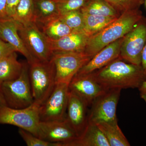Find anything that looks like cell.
I'll return each instance as SVG.
<instances>
[{"label":"cell","mask_w":146,"mask_h":146,"mask_svg":"<svg viewBox=\"0 0 146 146\" xmlns=\"http://www.w3.org/2000/svg\"><path fill=\"white\" fill-rule=\"evenodd\" d=\"M91 74L106 89L138 88L145 80L141 65L127 63L120 56Z\"/></svg>","instance_id":"1"},{"label":"cell","mask_w":146,"mask_h":146,"mask_svg":"<svg viewBox=\"0 0 146 146\" xmlns=\"http://www.w3.org/2000/svg\"><path fill=\"white\" fill-rule=\"evenodd\" d=\"M143 16L139 9L121 14L101 31L89 37L84 52L92 58L105 47L125 36Z\"/></svg>","instance_id":"2"},{"label":"cell","mask_w":146,"mask_h":146,"mask_svg":"<svg viewBox=\"0 0 146 146\" xmlns=\"http://www.w3.org/2000/svg\"><path fill=\"white\" fill-rule=\"evenodd\" d=\"M29 65L34 102L41 106L49 96L56 84L54 64L51 59L47 62L37 60Z\"/></svg>","instance_id":"3"},{"label":"cell","mask_w":146,"mask_h":146,"mask_svg":"<svg viewBox=\"0 0 146 146\" xmlns=\"http://www.w3.org/2000/svg\"><path fill=\"white\" fill-rule=\"evenodd\" d=\"M28 63H24L21 74L17 78L4 82L1 90L7 106L24 108L34 102L29 76Z\"/></svg>","instance_id":"4"},{"label":"cell","mask_w":146,"mask_h":146,"mask_svg":"<svg viewBox=\"0 0 146 146\" xmlns=\"http://www.w3.org/2000/svg\"><path fill=\"white\" fill-rule=\"evenodd\" d=\"M40 106L35 103L24 108L0 107V124L16 126L38 137Z\"/></svg>","instance_id":"5"},{"label":"cell","mask_w":146,"mask_h":146,"mask_svg":"<svg viewBox=\"0 0 146 146\" xmlns=\"http://www.w3.org/2000/svg\"><path fill=\"white\" fill-rule=\"evenodd\" d=\"M18 33L29 52L37 60L43 62L51 59L53 52L49 39L34 22L20 23Z\"/></svg>","instance_id":"6"},{"label":"cell","mask_w":146,"mask_h":146,"mask_svg":"<svg viewBox=\"0 0 146 146\" xmlns=\"http://www.w3.org/2000/svg\"><path fill=\"white\" fill-rule=\"evenodd\" d=\"M91 58L84 52L54 53L51 59L54 65L56 83L69 84Z\"/></svg>","instance_id":"7"},{"label":"cell","mask_w":146,"mask_h":146,"mask_svg":"<svg viewBox=\"0 0 146 146\" xmlns=\"http://www.w3.org/2000/svg\"><path fill=\"white\" fill-rule=\"evenodd\" d=\"M146 44V17L143 16L124 37L120 57L128 63L141 65L142 52Z\"/></svg>","instance_id":"8"},{"label":"cell","mask_w":146,"mask_h":146,"mask_svg":"<svg viewBox=\"0 0 146 146\" xmlns=\"http://www.w3.org/2000/svg\"><path fill=\"white\" fill-rule=\"evenodd\" d=\"M69 84L66 83L56 84L49 96L39 106L40 121L65 119L70 91Z\"/></svg>","instance_id":"9"},{"label":"cell","mask_w":146,"mask_h":146,"mask_svg":"<svg viewBox=\"0 0 146 146\" xmlns=\"http://www.w3.org/2000/svg\"><path fill=\"white\" fill-rule=\"evenodd\" d=\"M121 90L117 88L108 89L98 97L91 105L88 122L98 124L117 121L116 112Z\"/></svg>","instance_id":"10"},{"label":"cell","mask_w":146,"mask_h":146,"mask_svg":"<svg viewBox=\"0 0 146 146\" xmlns=\"http://www.w3.org/2000/svg\"><path fill=\"white\" fill-rule=\"evenodd\" d=\"M39 138L48 142L65 146L78 137L66 119L63 120L40 121Z\"/></svg>","instance_id":"11"},{"label":"cell","mask_w":146,"mask_h":146,"mask_svg":"<svg viewBox=\"0 0 146 146\" xmlns=\"http://www.w3.org/2000/svg\"><path fill=\"white\" fill-rule=\"evenodd\" d=\"M69 87L70 90L81 97L89 106L108 90L96 80L91 73L76 74L69 84Z\"/></svg>","instance_id":"12"},{"label":"cell","mask_w":146,"mask_h":146,"mask_svg":"<svg viewBox=\"0 0 146 146\" xmlns=\"http://www.w3.org/2000/svg\"><path fill=\"white\" fill-rule=\"evenodd\" d=\"M88 106L81 97L70 90L65 119L78 136L82 133L88 123Z\"/></svg>","instance_id":"13"},{"label":"cell","mask_w":146,"mask_h":146,"mask_svg":"<svg viewBox=\"0 0 146 146\" xmlns=\"http://www.w3.org/2000/svg\"><path fill=\"white\" fill-rule=\"evenodd\" d=\"M124 37L116 40L100 51L76 74H87L103 68L120 56Z\"/></svg>","instance_id":"14"},{"label":"cell","mask_w":146,"mask_h":146,"mask_svg":"<svg viewBox=\"0 0 146 146\" xmlns=\"http://www.w3.org/2000/svg\"><path fill=\"white\" fill-rule=\"evenodd\" d=\"M19 26L20 23L12 18L0 21V38L11 45L16 52L22 54L30 65L39 60L32 56L24 44L18 33Z\"/></svg>","instance_id":"15"},{"label":"cell","mask_w":146,"mask_h":146,"mask_svg":"<svg viewBox=\"0 0 146 146\" xmlns=\"http://www.w3.org/2000/svg\"><path fill=\"white\" fill-rule=\"evenodd\" d=\"M89 38V36L83 31H73L70 34L56 40L48 39L54 53L83 52Z\"/></svg>","instance_id":"16"},{"label":"cell","mask_w":146,"mask_h":146,"mask_svg":"<svg viewBox=\"0 0 146 146\" xmlns=\"http://www.w3.org/2000/svg\"><path fill=\"white\" fill-rule=\"evenodd\" d=\"M65 146H110L96 124L88 122L82 133Z\"/></svg>","instance_id":"17"},{"label":"cell","mask_w":146,"mask_h":146,"mask_svg":"<svg viewBox=\"0 0 146 146\" xmlns=\"http://www.w3.org/2000/svg\"><path fill=\"white\" fill-rule=\"evenodd\" d=\"M24 63L19 62L16 52H13L0 60V89L3 83L13 80L21 74Z\"/></svg>","instance_id":"18"},{"label":"cell","mask_w":146,"mask_h":146,"mask_svg":"<svg viewBox=\"0 0 146 146\" xmlns=\"http://www.w3.org/2000/svg\"><path fill=\"white\" fill-rule=\"evenodd\" d=\"M35 23L42 27L59 17L57 4L54 0H34Z\"/></svg>","instance_id":"19"},{"label":"cell","mask_w":146,"mask_h":146,"mask_svg":"<svg viewBox=\"0 0 146 146\" xmlns=\"http://www.w3.org/2000/svg\"><path fill=\"white\" fill-rule=\"evenodd\" d=\"M110 146H130V144L118 125V121L96 124Z\"/></svg>","instance_id":"20"},{"label":"cell","mask_w":146,"mask_h":146,"mask_svg":"<svg viewBox=\"0 0 146 146\" xmlns=\"http://www.w3.org/2000/svg\"><path fill=\"white\" fill-rule=\"evenodd\" d=\"M83 14V31L89 37L101 31L118 18Z\"/></svg>","instance_id":"21"},{"label":"cell","mask_w":146,"mask_h":146,"mask_svg":"<svg viewBox=\"0 0 146 146\" xmlns=\"http://www.w3.org/2000/svg\"><path fill=\"white\" fill-rule=\"evenodd\" d=\"M83 14L118 18L121 15L104 0H88L80 9Z\"/></svg>","instance_id":"22"},{"label":"cell","mask_w":146,"mask_h":146,"mask_svg":"<svg viewBox=\"0 0 146 146\" xmlns=\"http://www.w3.org/2000/svg\"><path fill=\"white\" fill-rule=\"evenodd\" d=\"M45 35L52 40L59 39L73 31L58 18L50 21L41 27Z\"/></svg>","instance_id":"23"},{"label":"cell","mask_w":146,"mask_h":146,"mask_svg":"<svg viewBox=\"0 0 146 146\" xmlns=\"http://www.w3.org/2000/svg\"><path fill=\"white\" fill-rule=\"evenodd\" d=\"M12 18L22 25L35 23L34 0H21Z\"/></svg>","instance_id":"24"},{"label":"cell","mask_w":146,"mask_h":146,"mask_svg":"<svg viewBox=\"0 0 146 146\" xmlns=\"http://www.w3.org/2000/svg\"><path fill=\"white\" fill-rule=\"evenodd\" d=\"M59 18L73 31H83V14L81 10L74 11L60 14Z\"/></svg>","instance_id":"25"},{"label":"cell","mask_w":146,"mask_h":146,"mask_svg":"<svg viewBox=\"0 0 146 146\" xmlns=\"http://www.w3.org/2000/svg\"><path fill=\"white\" fill-rule=\"evenodd\" d=\"M119 13L139 9L144 0H104Z\"/></svg>","instance_id":"26"},{"label":"cell","mask_w":146,"mask_h":146,"mask_svg":"<svg viewBox=\"0 0 146 146\" xmlns=\"http://www.w3.org/2000/svg\"><path fill=\"white\" fill-rule=\"evenodd\" d=\"M60 14L80 10L88 0H54Z\"/></svg>","instance_id":"27"},{"label":"cell","mask_w":146,"mask_h":146,"mask_svg":"<svg viewBox=\"0 0 146 146\" xmlns=\"http://www.w3.org/2000/svg\"><path fill=\"white\" fill-rule=\"evenodd\" d=\"M19 133L28 146H58L57 144L45 141L22 129H19Z\"/></svg>","instance_id":"28"},{"label":"cell","mask_w":146,"mask_h":146,"mask_svg":"<svg viewBox=\"0 0 146 146\" xmlns=\"http://www.w3.org/2000/svg\"><path fill=\"white\" fill-rule=\"evenodd\" d=\"M13 52H16L13 47L0 38V60Z\"/></svg>","instance_id":"29"},{"label":"cell","mask_w":146,"mask_h":146,"mask_svg":"<svg viewBox=\"0 0 146 146\" xmlns=\"http://www.w3.org/2000/svg\"><path fill=\"white\" fill-rule=\"evenodd\" d=\"M21 0H7L6 12L8 18H13Z\"/></svg>","instance_id":"30"},{"label":"cell","mask_w":146,"mask_h":146,"mask_svg":"<svg viewBox=\"0 0 146 146\" xmlns=\"http://www.w3.org/2000/svg\"><path fill=\"white\" fill-rule=\"evenodd\" d=\"M7 0H0V21L8 18L6 12Z\"/></svg>","instance_id":"31"},{"label":"cell","mask_w":146,"mask_h":146,"mask_svg":"<svg viewBox=\"0 0 146 146\" xmlns=\"http://www.w3.org/2000/svg\"><path fill=\"white\" fill-rule=\"evenodd\" d=\"M138 89L141 98L146 104V80L142 82Z\"/></svg>","instance_id":"32"},{"label":"cell","mask_w":146,"mask_h":146,"mask_svg":"<svg viewBox=\"0 0 146 146\" xmlns=\"http://www.w3.org/2000/svg\"><path fill=\"white\" fill-rule=\"evenodd\" d=\"M141 65L143 68L145 78L146 80V44L142 52Z\"/></svg>","instance_id":"33"},{"label":"cell","mask_w":146,"mask_h":146,"mask_svg":"<svg viewBox=\"0 0 146 146\" xmlns=\"http://www.w3.org/2000/svg\"><path fill=\"white\" fill-rule=\"evenodd\" d=\"M4 106H7V105L6 104L5 101L4 99L2 94L1 89H0V107Z\"/></svg>","instance_id":"34"},{"label":"cell","mask_w":146,"mask_h":146,"mask_svg":"<svg viewBox=\"0 0 146 146\" xmlns=\"http://www.w3.org/2000/svg\"><path fill=\"white\" fill-rule=\"evenodd\" d=\"M145 4L146 7V0H145Z\"/></svg>","instance_id":"35"}]
</instances>
